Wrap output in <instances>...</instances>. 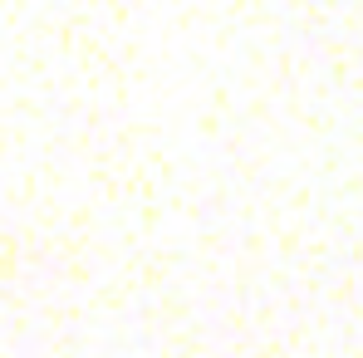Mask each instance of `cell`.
Masks as SVG:
<instances>
[]
</instances>
